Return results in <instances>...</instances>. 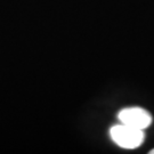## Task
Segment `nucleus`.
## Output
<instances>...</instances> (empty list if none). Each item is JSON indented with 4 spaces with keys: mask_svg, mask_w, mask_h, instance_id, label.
I'll list each match as a JSON object with an SVG mask.
<instances>
[{
    "mask_svg": "<svg viewBox=\"0 0 154 154\" xmlns=\"http://www.w3.org/2000/svg\"><path fill=\"white\" fill-rule=\"evenodd\" d=\"M118 119L121 123L137 128V129H142V130L149 128L153 122V118L149 111L138 106L126 107L121 110L118 113Z\"/></svg>",
    "mask_w": 154,
    "mask_h": 154,
    "instance_id": "2",
    "label": "nucleus"
},
{
    "mask_svg": "<svg viewBox=\"0 0 154 154\" xmlns=\"http://www.w3.org/2000/svg\"><path fill=\"white\" fill-rule=\"evenodd\" d=\"M110 137L114 143L125 149H134L139 147L144 143L145 132L128 125H116L110 129Z\"/></svg>",
    "mask_w": 154,
    "mask_h": 154,
    "instance_id": "1",
    "label": "nucleus"
},
{
    "mask_svg": "<svg viewBox=\"0 0 154 154\" xmlns=\"http://www.w3.org/2000/svg\"><path fill=\"white\" fill-rule=\"evenodd\" d=\"M149 154H154V149L152 151H149Z\"/></svg>",
    "mask_w": 154,
    "mask_h": 154,
    "instance_id": "3",
    "label": "nucleus"
}]
</instances>
